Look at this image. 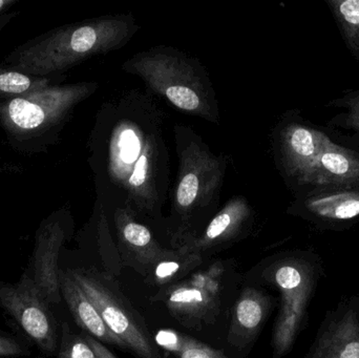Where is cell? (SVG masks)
<instances>
[{"label": "cell", "mask_w": 359, "mask_h": 358, "mask_svg": "<svg viewBox=\"0 0 359 358\" xmlns=\"http://www.w3.org/2000/svg\"><path fill=\"white\" fill-rule=\"evenodd\" d=\"M358 181V156L332 143L323 151L303 182L330 185L351 184Z\"/></svg>", "instance_id": "5bb4252c"}, {"label": "cell", "mask_w": 359, "mask_h": 358, "mask_svg": "<svg viewBox=\"0 0 359 358\" xmlns=\"http://www.w3.org/2000/svg\"><path fill=\"white\" fill-rule=\"evenodd\" d=\"M200 254H180L172 252L168 258L163 259L154 266V277L157 284H166L187 273L190 268L200 262Z\"/></svg>", "instance_id": "ffe728a7"}, {"label": "cell", "mask_w": 359, "mask_h": 358, "mask_svg": "<svg viewBox=\"0 0 359 358\" xmlns=\"http://www.w3.org/2000/svg\"><path fill=\"white\" fill-rule=\"evenodd\" d=\"M65 75L37 77L17 71L4 63H0V106L6 101L55 84H62Z\"/></svg>", "instance_id": "e0dca14e"}, {"label": "cell", "mask_w": 359, "mask_h": 358, "mask_svg": "<svg viewBox=\"0 0 359 358\" xmlns=\"http://www.w3.org/2000/svg\"><path fill=\"white\" fill-rule=\"evenodd\" d=\"M25 352V348L17 340L0 336V357H17Z\"/></svg>", "instance_id": "cb8c5ba5"}, {"label": "cell", "mask_w": 359, "mask_h": 358, "mask_svg": "<svg viewBox=\"0 0 359 358\" xmlns=\"http://www.w3.org/2000/svg\"><path fill=\"white\" fill-rule=\"evenodd\" d=\"M122 71L143 80L147 90L178 111L219 123V111L206 69L194 57L172 46H158L137 53Z\"/></svg>", "instance_id": "277c9868"}, {"label": "cell", "mask_w": 359, "mask_h": 358, "mask_svg": "<svg viewBox=\"0 0 359 358\" xmlns=\"http://www.w3.org/2000/svg\"><path fill=\"white\" fill-rule=\"evenodd\" d=\"M0 306L46 353L58 347L56 321L46 298L27 273L14 285H0Z\"/></svg>", "instance_id": "52a82bcc"}, {"label": "cell", "mask_w": 359, "mask_h": 358, "mask_svg": "<svg viewBox=\"0 0 359 358\" xmlns=\"http://www.w3.org/2000/svg\"><path fill=\"white\" fill-rule=\"evenodd\" d=\"M114 221L122 252L140 264L154 267L172 254L160 246L149 227L126 206H116Z\"/></svg>", "instance_id": "7c38bea8"}, {"label": "cell", "mask_w": 359, "mask_h": 358, "mask_svg": "<svg viewBox=\"0 0 359 358\" xmlns=\"http://www.w3.org/2000/svg\"><path fill=\"white\" fill-rule=\"evenodd\" d=\"M215 298V292L205 286V282H191L170 289L166 304L174 315L196 319L213 310Z\"/></svg>", "instance_id": "2e32d148"}, {"label": "cell", "mask_w": 359, "mask_h": 358, "mask_svg": "<svg viewBox=\"0 0 359 358\" xmlns=\"http://www.w3.org/2000/svg\"><path fill=\"white\" fill-rule=\"evenodd\" d=\"M156 340H157L158 344L161 345L164 348L177 352L182 340H183V336L175 333L174 331H160L156 336Z\"/></svg>", "instance_id": "d4e9b609"}, {"label": "cell", "mask_w": 359, "mask_h": 358, "mask_svg": "<svg viewBox=\"0 0 359 358\" xmlns=\"http://www.w3.org/2000/svg\"><path fill=\"white\" fill-rule=\"evenodd\" d=\"M349 121L359 132V96L349 101Z\"/></svg>", "instance_id": "4316f807"}, {"label": "cell", "mask_w": 359, "mask_h": 358, "mask_svg": "<svg viewBox=\"0 0 359 358\" xmlns=\"http://www.w3.org/2000/svg\"><path fill=\"white\" fill-rule=\"evenodd\" d=\"M59 358H97L94 351L86 338L69 333V328L65 325L62 332Z\"/></svg>", "instance_id": "7402d4cb"}, {"label": "cell", "mask_w": 359, "mask_h": 358, "mask_svg": "<svg viewBox=\"0 0 359 358\" xmlns=\"http://www.w3.org/2000/svg\"><path fill=\"white\" fill-rule=\"evenodd\" d=\"M310 212L323 218L349 220L359 216V191L337 193L307 202Z\"/></svg>", "instance_id": "d6986e66"}, {"label": "cell", "mask_w": 359, "mask_h": 358, "mask_svg": "<svg viewBox=\"0 0 359 358\" xmlns=\"http://www.w3.org/2000/svg\"><path fill=\"white\" fill-rule=\"evenodd\" d=\"M179 166L172 188V212L181 223L177 239L187 233L188 225L198 214L217 206L225 178L228 159L215 155L189 126H175Z\"/></svg>", "instance_id": "5b68a950"}, {"label": "cell", "mask_w": 359, "mask_h": 358, "mask_svg": "<svg viewBox=\"0 0 359 358\" xmlns=\"http://www.w3.org/2000/svg\"><path fill=\"white\" fill-rule=\"evenodd\" d=\"M349 41L359 50V0L333 1Z\"/></svg>", "instance_id": "44dd1931"}, {"label": "cell", "mask_w": 359, "mask_h": 358, "mask_svg": "<svg viewBox=\"0 0 359 358\" xmlns=\"http://www.w3.org/2000/svg\"><path fill=\"white\" fill-rule=\"evenodd\" d=\"M61 296L65 298L78 325L96 340L126 348V345L109 331L92 301L71 277L69 271H59Z\"/></svg>", "instance_id": "4fadbf2b"}, {"label": "cell", "mask_w": 359, "mask_h": 358, "mask_svg": "<svg viewBox=\"0 0 359 358\" xmlns=\"http://www.w3.org/2000/svg\"><path fill=\"white\" fill-rule=\"evenodd\" d=\"M165 113L149 90H130L99 107L88 139L98 198L158 219L170 191Z\"/></svg>", "instance_id": "6da1fadb"}, {"label": "cell", "mask_w": 359, "mask_h": 358, "mask_svg": "<svg viewBox=\"0 0 359 358\" xmlns=\"http://www.w3.org/2000/svg\"><path fill=\"white\" fill-rule=\"evenodd\" d=\"M97 82L55 84L6 101L0 128L8 145L25 155L46 153L56 145L76 107L96 92Z\"/></svg>", "instance_id": "3957f363"}, {"label": "cell", "mask_w": 359, "mask_h": 358, "mask_svg": "<svg viewBox=\"0 0 359 358\" xmlns=\"http://www.w3.org/2000/svg\"><path fill=\"white\" fill-rule=\"evenodd\" d=\"M250 204L242 195H236L227 202L211 219L200 235H190L180 240V254H200L202 250L221 245L238 237L251 220Z\"/></svg>", "instance_id": "30bf717a"}, {"label": "cell", "mask_w": 359, "mask_h": 358, "mask_svg": "<svg viewBox=\"0 0 359 358\" xmlns=\"http://www.w3.org/2000/svg\"><path fill=\"white\" fill-rule=\"evenodd\" d=\"M139 29L132 14L105 15L60 25L16 46L4 63L37 77L65 75L90 57L123 48Z\"/></svg>", "instance_id": "7a4b0ae2"}, {"label": "cell", "mask_w": 359, "mask_h": 358, "mask_svg": "<svg viewBox=\"0 0 359 358\" xmlns=\"http://www.w3.org/2000/svg\"><path fill=\"white\" fill-rule=\"evenodd\" d=\"M18 15V12L17 11H11V12L6 13V14L1 15L0 16V33H1L2 29L8 25V23L13 20V18Z\"/></svg>", "instance_id": "f1b7e54d"}, {"label": "cell", "mask_w": 359, "mask_h": 358, "mask_svg": "<svg viewBox=\"0 0 359 358\" xmlns=\"http://www.w3.org/2000/svg\"><path fill=\"white\" fill-rule=\"evenodd\" d=\"M86 342L90 345V348L93 349V351L95 352V355H96L97 358H117L107 347L103 346L98 340L93 338L90 336H86Z\"/></svg>", "instance_id": "484cf974"}, {"label": "cell", "mask_w": 359, "mask_h": 358, "mask_svg": "<svg viewBox=\"0 0 359 358\" xmlns=\"http://www.w3.org/2000/svg\"><path fill=\"white\" fill-rule=\"evenodd\" d=\"M267 310V300L255 290H247L236 303L232 333L238 340L255 336Z\"/></svg>", "instance_id": "ac0fdd59"}, {"label": "cell", "mask_w": 359, "mask_h": 358, "mask_svg": "<svg viewBox=\"0 0 359 358\" xmlns=\"http://www.w3.org/2000/svg\"><path fill=\"white\" fill-rule=\"evenodd\" d=\"M332 141L311 128L299 124L287 126L280 135V153L285 170L303 182L323 151Z\"/></svg>", "instance_id": "8fae6325"}, {"label": "cell", "mask_w": 359, "mask_h": 358, "mask_svg": "<svg viewBox=\"0 0 359 358\" xmlns=\"http://www.w3.org/2000/svg\"><path fill=\"white\" fill-rule=\"evenodd\" d=\"M71 222L69 210L58 209L43 219L36 231L32 277L50 305L59 304L62 298L58 259Z\"/></svg>", "instance_id": "9c48e42d"}, {"label": "cell", "mask_w": 359, "mask_h": 358, "mask_svg": "<svg viewBox=\"0 0 359 358\" xmlns=\"http://www.w3.org/2000/svg\"><path fill=\"white\" fill-rule=\"evenodd\" d=\"M311 358H359V323L352 313L333 322Z\"/></svg>", "instance_id": "9a60e30c"}, {"label": "cell", "mask_w": 359, "mask_h": 358, "mask_svg": "<svg viewBox=\"0 0 359 358\" xmlns=\"http://www.w3.org/2000/svg\"><path fill=\"white\" fill-rule=\"evenodd\" d=\"M20 0H0V16L11 12L12 8L18 4Z\"/></svg>", "instance_id": "83f0119b"}, {"label": "cell", "mask_w": 359, "mask_h": 358, "mask_svg": "<svg viewBox=\"0 0 359 358\" xmlns=\"http://www.w3.org/2000/svg\"><path fill=\"white\" fill-rule=\"evenodd\" d=\"M69 273L92 301L109 331L126 348L141 358H161L144 326L137 319L122 294L109 282L92 271L77 269Z\"/></svg>", "instance_id": "8992f818"}, {"label": "cell", "mask_w": 359, "mask_h": 358, "mask_svg": "<svg viewBox=\"0 0 359 358\" xmlns=\"http://www.w3.org/2000/svg\"><path fill=\"white\" fill-rule=\"evenodd\" d=\"M273 281L282 294V307L273 338L276 357H280L290 349L297 338L309 300L312 281L309 271L297 262L284 263L276 267Z\"/></svg>", "instance_id": "ba28073f"}, {"label": "cell", "mask_w": 359, "mask_h": 358, "mask_svg": "<svg viewBox=\"0 0 359 358\" xmlns=\"http://www.w3.org/2000/svg\"><path fill=\"white\" fill-rule=\"evenodd\" d=\"M176 353L179 358H226L217 351L186 338L182 340Z\"/></svg>", "instance_id": "603a6c76"}]
</instances>
